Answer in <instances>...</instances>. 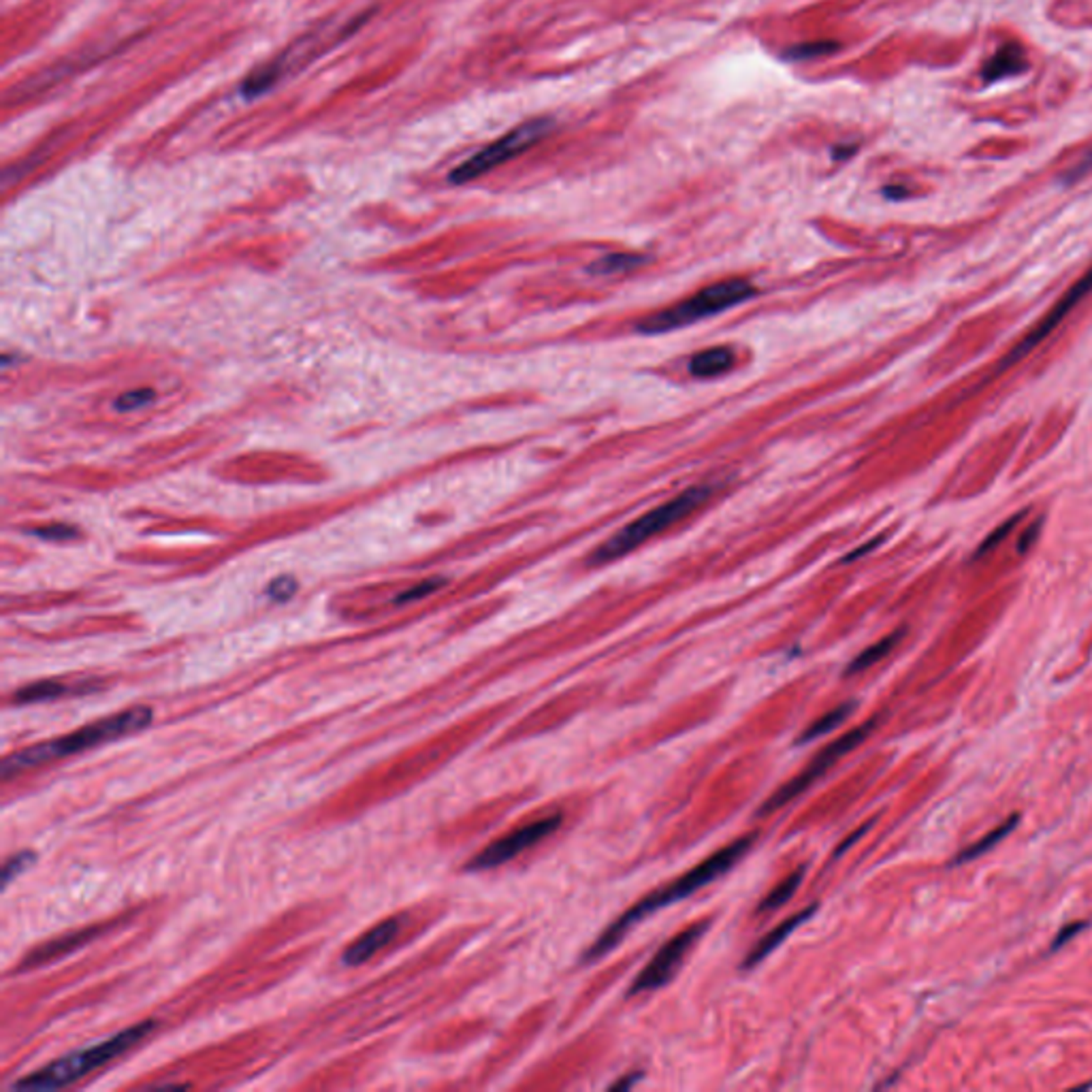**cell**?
I'll list each match as a JSON object with an SVG mask.
<instances>
[{
  "instance_id": "cell-1",
  "label": "cell",
  "mask_w": 1092,
  "mask_h": 1092,
  "mask_svg": "<svg viewBox=\"0 0 1092 1092\" xmlns=\"http://www.w3.org/2000/svg\"><path fill=\"white\" fill-rule=\"evenodd\" d=\"M751 843H754V837H743V839L734 840V843L723 847V849L717 851V854L706 857L704 862H700L698 866H694L692 871L681 874L677 882L668 883V885H664V888L655 890V892L644 896L643 900H638L632 909H627L619 919H617L615 924H612V926H609L604 933L600 934L598 941H595V943L587 950L584 958H587V960H595V958L604 956L606 951L612 950V947L619 943V941L623 939V934H626L627 930L634 926V924H638L640 919L651 916V913L664 909V907L672 905V902L687 899V896L698 892L700 888H704L706 883L715 882L717 877H721L723 873H728L729 868L737 865L740 857L746 854V849H749Z\"/></svg>"
},
{
  "instance_id": "cell-2",
  "label": "cell",
  "mask_w": 1092,
  "mask_h": 1092,
  "mask_svg": "<svg viewBox=\"0 0 1092 1092\" xmlns=\"http://www.w3.org/2000/svg\"><path fill=\"white\" fill-rule=\"evenodd\" d=\"M154 721V712L149 706H131V709L115 712V715L105 717V720L92 721L75 732L66 734L63 738L47 740V743H38L26 749L15 751L3 762V779H9L11 774H18L28 768H35L46 762L60 760V757H69L81 751L94 749V746L111 743L122 737H131V734L141 732L149 723Z\"/></svg>"
},
{
  "instance_id": "cell-3",
  "label": "cell",
  "mask_w": 1092,
  "mask_h": 1092,
  "mask_svg": "<svg viewBox=\"0 0 1092 1092\" xmlns=\"http://www.w3.org/2000/svg\"><path fill=\"white\" fill-rule=\"evenodd\" d=\"M152 1028H154L152 1019L135 1024V1027L122 1030V1033L100 1041V1044H97V1045L83 1047V1050H77V1052H73V1054L63 1056L60 1061L52 1062V1065L38 1069V1071L30 1073L28 1078L21 1079V1082L15 1084L13 1088L15 1090L64 1088V1086L77 1082V1079H81L83 1075L94 1071V1069L107 1065V1062L114 1061V1058L124 1054V1052L131 1050L132 1045H137L143 1037H148V1035L152 1033Z\"/></svg>"
},
{
  "instance_id": "cell-4",
  "label": "cell",
  "mask_w": 1092,
  "mask_h": 1092,
  "mask_svg": "<svg viewBox=\"0 0 1092 1092\" xmlns=\"http://www.w3.org/2000/svg\"><path fill=\"white\" fill-rule=\"evenodd\" d=\"M711 495L712 487H709V484H698V487L687 489V491L677 495V498L666 501V504L649 510L646 515L640 516V519L629 523L621 532H617L615 536L606 540L600 549H595L589 564L601 566L610 564V561L615 559H621V557L632 553L634 549H638L640 544H644L649 538L666 532L668 527L677 525L685 516H689L692 512L698 510L700 506H704Z\"/></svg>"
},
{
  "instance_id": "cell-5",
  "label": "cell",
  "mask_w": 1092,
  "mask_h": 1092,
  "mask_svg": "<svg viewBox=\"0 0 1092 1092\" xmlns=\"http://www.w3.org/2000/svg\"><path fill=\"white\" fill-rule=\"evenodd\" d=\"M755 293V286L743 277H734V280L715 282L711 286L702 288L689 299L681 303L672 305V308L655 311V314L646 316L643 322H638V331L644 336H655V333H668L672 328H681L694 325L706 316H715L723 310L734 308V305L743 303Z\"/></svg>"
},
{
  "instance_id": "cell-6",
  "label": "cell",
  "mask_w": 1092,
  "mask_h": 1092,
  "mask_svg": "<svg viewBox=\"0 0 1092 1092\" xmlns=\"http://www.w3.org/2000/svg\"><path fill=\"white\" fill-rule=\"evenodd\" d=\"M550 128H553V122L549 118L529 120L525 124L512 128L504 137H499L498 141L489 143L487 148H482L481 152H476L472 158H467L465 163H461L456 169H453L450 182L461 186V183L478 180L481 175L493 171L495 166L508 163L515 156L523 154L525 149L532 148L533 143H538Z\"/></svg>"
},
{
  "instance_id": "cell-7",
  "label": "cell",
  "mask_w": 1092,
  "mask_h": 1092,
  "mask_svg": "<svg viewBox=\"0 0 1092 1092\" xmlns=\"http://www.w3.org/2000/svg\"><path fill=\"white\" fill-rule=\"evenodd\" d=\"M874 726H877V721L874 720L862 723V726L849 729V732L843 734V737L832 740L828 746H823V749L819 751L815 757H813L811 764L806 766L805 771L798 774V777H794L792 781L785 783L781 789H777V792H774L771 798L764 802V806L760 809V815H768V813L781 809V806L788 805V802H792L796 796L806 792V789H809L819 777H823V774L830 771V766L837 764L840 757H845L851 749H854V746L860 745L862 740L871 734V729Z\"/></svg>"
},
{
  "instance_id": "cell-8",
  "label": "cell",
  "mask_w": 1092,
  "mask_h": 1092,
  "mask_svg": "<svg viewBox=\"0 0 1092 1092\" xmlns=\"http://www.w3.org/2000/svg\"><path fill=\"white\" fill-rule=\"evenodd\" d=\"M706 928H709V924L698 922V924H694V926L681 930L677 937H672L670 941H668V943L653 956V960H651L649 965L643 968V973L634 979L632 988H629V996L664 988V985L674 977L677 968L681 967L685 954L692 950V945L702 937V933H704Z\"/></svg>"
},
{
  "instance_id": "cell-9",
  "label": "cell",
  "mask_w": 1092,
  "mask_h": 1092,
  "mask_svg": "<svg viewBox=\"0 0 1092 1092\" xmlns=\"http://www.w3.org/2000/svg\"><path fill=\"white\" fill-rule=\"evenodd\" d=\"M559 815H550L527 823V826L523 828L512 830L510 834H506V837L493 840L491 845L484 847L481 854H476L467 862L465 868L467 871H489V868L506 865V862L515 860L516 856L523 854L529 847L544 840L553 830L559 828Z\"/></svg>"
},
{
  "instance_id": "cell-10",
  "label": "cell",
  "mask_w": 1092,
  "mask_h": 1092,
  "mask_svg": "<svg viewBox=\"0 0 1092 1092\" xmlns=\"http://www.w3.org/2000/svg\"><path fill=\"white\" fill-rule=\"evenodd\" d=\"M1090 291H1092V269H1090L1088 273H1086V276L1079 277V280L1075 282L1073 286L1069 288V291H1067L1065 294H1062L1061 299H1058V303H1056L1054 308H1052L1050 311H1047V314H1045V319L1041 320V325H1039V327H1035L1033 331H1030L1028 336L1024 337L1022 342H1019L1016 348H1013V353H1011L1010 356H1007V361H1005V363H1002V365H1011L1013 361L1022 359L1024 354H1028L1030 350H1033L1035 346H1037L1039 342H1044V339H1045L1047 336H1050V333L1054 331V328H1056L1058 325H1061L1062 319H1065V316L1069 314V311H1071V310L1075 308V305H1078L1079 301H1082V299L1086 297V294H1088Z\"/></svg>"
},
{
  "instance_id": "cell-11",
  "label": "cell",
  "mask_w": 1092,
  "mask_h": 1092,
  "mask_svg": "<svg viewBox=\"0 0 1092 1092\" xmlns=\"http://www.w3.org/2000/svg\"><path fill=\"white\" fill-rule=\"evenodd\" d=\"M399 917H387L382 919L380 924H376V926L367 930L365 934H361L359 939L354 941L353 945L346 947V951H344L342 960L346 967H359L365 965L367 960H371L373 956L378 954V951L384 950L391 941L395 939V934L399 933Z\"/></svg>"
},
{
  "instance_id": "cell-12",
  "label": "cell",
  "mask_w": 1092,
  "mask_h": 1092,
  "mask_svg": "<svg viewBox=\"0 0 1092 1092\" xmlns=\"http://www.w3.org/2000/svg\"><path fill=\"white\" fill-rule=\"evenodd\" d=\"M815 909H817L815 905L806 907V909H802L800 913H796V916L785 919L783 924H779L777 928H772L771 933L766 934V937H762L760 941H757V945L754 947V950L749 951V956H746V960H745L743 967L745 968H754L755 965H760V962L764 960V958L771 954V951L777 950V945L783 943V939L788 937V934L792 933V930L798 928L800 924L805 922V919H809L813 913H815Z\"/></svg>"
},
{
  "instance_id": "cell-13",
  "label": "cell",
  "mask_w": 1092,
  "mask_h": 1092,
  "mask_svg": "<svg viewBox=\"0 0 1092 1092\" xmlns=\"http://www.w3.org/2000/svg\"><path fill=\"white\" fill-rule=\"evenodd\" d=\"M1022 71H1027V54L1018 43H1010V46H1002L990 58V63L984 66L982 77L985 83H994L1005 80V77L1022 73Z\"/></svg>"
},
{
  "instance_id": "cell-14",
  "label": "cell",
  "mask_w": 1092,
  "mask_h": 1092,
  "mask_svg": "<svg viewBox=\"0 0 1092 1092\" xmlns=\"http://www.w3.org/2000/svg\"><path fill=\"white\" fill-rule=\"evenodd\" d=\"M734 361H737V356H734L732 348L715 346L695 354L692 363H689V371H692L695 378H715L732 370Z\"/></svg>"
},
{
  "instance_id": "cell-15",
  "label": "cell",
  "mask_w": 1092,
  "mask_h": 1092,
  "mask_svg": "<svg viewBox=\"0 0 1092 1092\" xmlns=\"http://www.w3.org/2000/svg\"><path fill=\"white\" fill-rule=\"evenodd\" d=\"M1018 822H1019V815H1011L1010 819H1007L1005 823H1001V826L994 828L993 832H988L984 839H979L977 843H973L971 847H967V849H962L960 854L954 857V862H951V865H954V866L956 865H965V862H971V860H975V857L988 854V851L993 849V847L999 845L1002 839L1010 837L1013 830H1016Z\"/></svg>"
},
{
  "instance_id": "cell-16",
  "label": "cell",
  "mask_w": 1092,
  "mask_h": 1092,
  "mask_svg": "<svg viewBox=\"0 0 1092 1092\" xmlns=\"http://www.w3.org/2000/svg\"><path fill=\"white\" fill-rule=\"evenodd\" d=\"M902 636H905V629H896L894 634H890V636L882 638V640H879V643H874V644L868 646V649L862 651V653L857 655L856 660L849 664V668H847V670H845L847 677H851V674H857V672L866 670V668H871V666L877 664V661H882L883 657L888 655L890 651H892L894 646L900 643Z\"/></svg>"
},
{
  "instance_id": "cell-17",
  "label": "cell",
  "mask_w": 1092,
  "mask_h": 1092,
  "mask_svg": "<svg viewBox=\"0 0 1092 1092\" xmlns=\"http://www.w3.org/2000/svg\"><path fill=\"white\" fill-rule=\"evenodd\" d=\"M66 694H83L81 689H73L69 685L58 683V681H41L35 685H28V687L20 689V692L13 694V702L15 704H35V702H46V700H55L60 698V695Z\"/></svg>"
},
{
  "instance_id": "cell-18",
  "label": "cell",
  "mask_w": 1092,
  "mask_h": 1092,
  "mask_svg": "<svg viewBox=\"0 0 1092 1092\" xmlns=\"http://www.w3.org/2000/svg\"><path fill=\"white\" fill-rule=\"evenodd\" d=\"M854 711H856V702H845V704H839L837 709L826 712V715L819 717L813 726L806 728L805 732H802V737L798 738V745L809 743V740H813V738H819V737H823V734L832 732V729L839 728L840 723H843Z\"/></svg>"
},
{
  "instance_id": "cell-19",
  "label": "cell",
  "mask_w": 1092,
  "mask_h": 1092,
  "mask_svg": "<svg viewBox=\"0 0 1092 1092\" xmlns=\"http://www.w3.org/2000/svg\"><path fill=\"white\" fill-rule=\"evenodd\" d=\"M94 930H83V933H75L69 934V937H63V941L55 939L54 943H47L43 947H38L37 951H32L30 958H28V965H38V962H47L52 960V958H60L64 954L66 950H75V947H80L86 943V941H90L88 937H92Z\"/></svg>"
},
{
  "instance_id": "cell-20",
  "label": "cell",
  "mask_w": 1092,
  "mask_h": 1092,
  "mask_svg": "<svg viewBox=\"0 0 1092 1092\" xmlns=\"http://www.w3.org/2000/svg\"><path fill=\"white\" fill-rule=\"evenodd\" d=\"M643 256L638 254H609L604 259L595 260L592 265V273L595 276H612V273H626L638 269L643 265Z\"/></svg>"
},
{
  "instance_id": "cell-21",
  "label": "cell",
  "mask_w": 1092,
  "mask_h": 1092,
  "mask_svg": "<svg viewBox=\"0 0 1092 1092\" xmlns=\"http://www.w3.org/2000/svg\"><path fill=\"white\" fill-rule=\"evenodd\" d=\"M802 877H805V868H798V871H794L789 877H785L783 882L779 883L764 900H762L760 911H772V909H777V907L785 905V902L792 899L796 890H798Z\"/></svg>"
},
{
  "instance_id": "cell-22",
  "label": "cell",
  "mask_w": 1092,
  "mask_h": 1092,
  "mask_svg": "<svg viewBox=\"0 0 1092 1092\" xmlns=\"http://www.w3.org/2000/svg\"><path fill=\"white\" fill-rule=\"evenodd\" d=\"M35 857L37 856L32 854V851H20V854L11 856L7 860V865L3 866V885H9L15 877H18V874L24 873L26 868L35 862Z\"/></svg>"
},
{
  "instance_id": "cell-23",
  "label": "cell",
  "mask_w": 1092,
  "mask_h": 1092,
  "mask_svg": "<svg viewBox=\"0 0 1092 1092\" xmlns=\"http://www.w3.org/2000/svg\"><path fill=\"white\" fill-rule=\"evenodd\" d=\"M832 49H837V46H834V43H805V46H796L792 49H788L785 58H789V60H809V58H817V55L832 54Z\"/></svg>"
},
{
  "instance_id": "cell-24",
  "label": "cell",
  "mask_w": 1092,
  "mask_h": 1092,
  "mask_svg": "<svg viewBox=\"0 0 1092 1092\" xmlns=\"http://www.w3.org/2000/svg\"><path fill=\"white\" fill-rule=\"evenodd\" d=\"M1019 519H1022V515H1016V516H1011L1010 521H1005V523H1002V525L996 527L994 532L990 533V536L984 540V544L979 546L977 557H982L984 553H988V550L996 549V546H999V544L1002 542V540H1005L1007 536H1010V533L1013 532V529H1016V525H1018V521H1019Z\"/></svg>"
},
{
  "instance_id": "cell-25",
  "label": "cell",
  "mask_w": 1092,
  "mask_h": 1092,
  "mask_svg": "<svg viewBox=\"0 0 1092 1092\" xmlns=\"http://www.w3.org/2000/svg\"><path fill=\"white\" fill-rule=\"evenodd\" d=\"M1086 926H1088V922H1073V924H1067V926H1062L1061 933L1056 934L1054 943H1052V950H1058V947L1065 945L1067 941H1071L1075 937V934L1082 933Z\"/></svg>"
},
{
  "instance_id": "cell-26",
  "label": "cell",
  "mask_w": 1092,
  "mask_h": 1092,
  "mask_svg": "<svg viewBox=\"0 0 1092 1092\" xmlns=\"http://www.w3.org/2000/svg\"><path fill=\"white\" fill-rule=\"evenodd\" d=\"M1039 529H1041V521L1030 523L1027 527V532L1022 533V540L1018 542V553H1028L1030 549H1033L1035 542H1037L1039 538Z\"/></svg>"
},
{
  "instance_id": "cell-27",
  "label": "cell",
  "mask_w": 1092,
  "mask_h": 1092,
  "mask_svg": "<svg viewBox=\"0 0 1092 1092\" xmlns=\"http://www.w3.org/2000/svg\"><path fill=\"white\" fill-rule=\"evenodd\" d=\"M1090 171H1092V149H1090V152H1086L1084 158L1079 160V165H1075L1073 169H1069L1065 182L1067 183H1073V182L1082 180L1086 174H1090Z\"/></svg>"
},
{
  "instance_id": "cell-28",
  "label": "cell",
  "mask_w": 1092,
  "mask_h": 1092,
  "mask_svg": "<svg viewBox=\"0 0 1092 1092\" xmlns=\"http://www.w3.org/2000/svg\"><path fill=\"white\" fill-rule=\"evenodd\" d=\"M439 584H442V581H439V578H436V581H427V583H422V584H419V587H414V589H412V592H408V593H404V595H401L399 601L419 600V598H422V595H427V593L436 592V589L439 587Z\"/></svg>"
},
{
  "instance_id": "cell-29",
  "label": "cell",
  "mask_w": 1092,
  "mask_h": 1092,
  "mask_svg": "<svg viewBox=\"0 0 1092 1092\" xmlns=\"http://www.w3.org/2000/svg\"><path fill=\"white\" fill-rule=\"evenodd\" d=\"M269 593L276 600H288L294 593V583L293 578H280V581H276L271 584Z\"/></svg>"
},
{
  "instance_id": "cell-30",
  "label": "cell",
  "mask_w": 1092,
  "mask_h": 1092,
  "mask_svg": "<svg viewBox=\"0 0 1092 1092\" xmlns=\"http://www.w3.org/2000/svg\"><path fill=\"white\" fill-rule=\"evenodd\" d=\"M146 395H152V391H139V393H128L118 401V408L122 410H135L139 405H143L146 401H141V397H146Z\"/></svg>"
},
{
  "instance_id": "cell-31",
  "label": "cell",
  "mask_w": 1092,
  "mask_h": 1092,
  "mask_svg": "<svg viewBox=\"0 0 1092 1092\" xmlns=\"http://www.w3.org/2000/svg\"><path fill=\"white\" fill-rule=\"evenodd\" d=\"M868 828H871V823H866V826H862V828H860V830H856V832H854V834H851V837H849V839H847V840H845V843H840V845H839V849H837V851H834V856H837V857H839V856H840V854H843V851H845V849H847V847H851V845H854V843H856V840H857V839H860V837H862V834H865V832H866V830H868Z\"/></svg>"
},
{
  "instance_id": "cell-32",
  "label": "cell",
  "mask_w": 1092,
  "mask_h": 1092,
  "mask_svg": "<svg viewBox=\"0 0 1092 1092\" xmlns=\"http://www.w3.org/2000/svg\"><path fill=\"white\" fill-rule=\"evenodd\" d=\"M638 1078H640L638 1073H632V1075H629V1078H623V1079H619V1082H617V1084H612L610 1088H612V1090H621V1088L626 1090V1088H629V1086H632L634 1082H636Z\"/></svg>"
},
{
  "instance_id": "cell-33",
  "label": "cell",
  "mask_w": 1092,
  "mask_h": 1092,
  "mask_svg": "<svg viewBox=\"0 0 1092 1092\" xmlns=\"http://www.w3.org/2000/svg\"><path fill=\"white\" fill-rule=\"evenodd\" d=\"M60 532H63V536H64V538H66V536H71V529H66V527H64V529H60ZM37 533H41V536L52 538V536H55V529H52V527H49V529H37ZM52 540H54V538H52Z\"/></svg>"
}]
</instances>
